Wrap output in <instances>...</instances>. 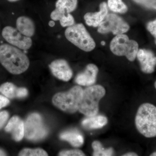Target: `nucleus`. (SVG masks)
I'll return each instance as SVG.
<instances>
[{
    "label": "nucleus",
    "mask_w": 156,
    "mask_h": 156,
    "mask_svg": "<svg viewBox=\"0 0 156 156\" xmlns=\"http://www.w3.org/2000/svg\"><path fill=\"white\" fill-rule=\"evenodd\" d=\"M98 72V68L96 65L88 64L84 71L80 73L76 77V83L81 86H92L96 82Z\"/></svg>",
    "instance_id": "nucleus-12"
},
{
    "label": "nucleus",
    "mask_w": 156,
    "mask_h": 156,
    "mask_svg": "<svg viewBox=\"0 0 156 156\" xmlns=\"http://www.w3.org/2000/svg\"><path fill=\"white\" fill-rule=\"evenodd\" d=\"M83 90L79 86L66 92H59L54 95L52 101L56 107L69 113H74L79 110Z\"/></svg>",
    "instance_id": "nucleus-4"
},
{
    "label": "nucleus",
    "mask_w": 156,
    "mask_h": 156,
    "mask_svg": "<svg viewBox=\"0 0 156 156\" xmlns=\"http://www.w3.org/2000/svg\"><path fill=\"white\" fill-rule=\"evenodd\" d=\"M151 156H156V152H155L153 153L152 154H151Z\"/></svg>",
    "instance_id": "nucleus-34"
},
{
    "label": "nucleus",
    "mask_w": 156,
    "mask_h": 156,
    "mask_svg": "<svg viewBox=\"0 0 156 156\" xmlns=\"http://www.w3.org/2000/svg\"><path fill=\"white\" fill-rule=\"evenodd\" d=\"M10 101L8 98L0 95V109L7 106L9 104Z\"/></svg>",
    "instance_id": "nucleus-29"
},
{
    "label": "nucleus",
    "mask_w": 156,
    "mask_h": 156,
    "mask_svg": "<svg viewBox=\"0 0 156 156\" xmlns=\"http://www.w3.org/2000/svg\"><path fill=\"white\" fill-rule=\"evenodd\" d=\"M93 149V156H111L114 154V150L112 147L104 148L99 141L95 140L92 143Z\"/></svg>",
    "instance_id": "nucleus-19"
},
{
    "label": "nucleus",
    "mask_w": 156,
    "mask_h": 156,
    "mask_svg": "<svg viewBox=\"0 0 156 156\" xmlns=\"http://www.w3.org/2000/svg\"><path fill=\"white\" fill-rule=\"evenodd\" d=\"M99 8L100 10L98 12H89L85 14L84 18L87 25L98 27L108 14V9L106 2H102L101 3Z\"/></svg>",
    "instance_id": "nucleus-13"
},
{
    "label": "nucleus",
    "mask_w": 156,
    "mask_h": 156,
    "mask_svg": "<svg viewBox=\"0 0 156 156\" xmlns=\"http://www.w3.org/2000/svg\"><path fill=\"white\" fill-rule=\"evenodd\" d=\"M47 152L41 148H25L20 151L19 156H48Z\"/></svg>",
    "instance_id": "nucleus-22"
},
{
    "label": "nucleus",
    "mask_w": 156,
    "mask_h": 156,
    "mask_svg": "<svg viewBox=\"0 0 156 156\" xmlns=\"http://www.w3.org/2000/svg\"><path fill=\"white\" fill-rule=\"evenodd\" d=\"M60 138L69 142L76 147L82 146L84 143L83 136L80 131L76 130L73 129L64 131L60 134Z\"/></svg>",
    "instance_id": "nucleus-17"
},
{
    "label": "nucleus",
    "mask_w": 156,
    "mask_h": 156,
    "mask_svg": "<svg viewBox=\"0 0 156 156\" xmlns=\"http://www.w3.org/2000/svg\"><path fill=\"white\" fill-rule=\"evenodd\" d=\"M123 156H137L138 155L134 152H129L124 154Z\"/></svg>",
    "instance_id": "nucleus-30"
},
{
    "label": "nucleus",
    "mask_w": 156,
    "mask_h": 156,
    "mask_svg": "<svg viewBox=\"0 0 156 156\" xmlns=\"http://www.w3.org/2000/svg\"><path fill=\"white\" fill-rule=\"evenodd\" d=\"M65 35L69 42L85 52H90L95 49V41L82 23L68 27Z\"/></svg>",
    "instance_id": "nucleus-5"
},
{
    "label": "nucleus",
    "mask_w": 156,
    "mask_h": 156,
    "mask_svg": "<svg viewBox=\"0 0 156 156\" xmlns=\"http://www.w3.org/2000/svg\"><path fill=\"white\" fill-rule=\"evenodd\" d=\"M140 5L147 9L156 10V0H133Z\"/></svg>",
    "instance_id": "nucleus-24"
},
{
    "label": "nucleus",
    "mask_w": 156,
    "mask_h": 156,
    "mask_svg": "<svg viewBox=\"0 0 156 156\" xmlns=\"http://www.w3.org/2000/svg\"><path fill=\"white\" fill-rule=\"evenodd\" d=\"M77 0H57L55 9L63 17L74 11L77 6Z\"/></svg>",
    "instance_id": "nucleus-18"
},
{
    "label": "nucleus",
    "mask_w": 156,
    "mask_h": 156,
    "mask_svg": "<svg viewBox=\"0 0 156 156\" xmlns=\"http://www.w3.org/2000/svg\"><path fill=\"white\" fill-rule=\"evenodd\" d=\"M6 154L3 151L0 149V156H5Z\"/></svg>",
    "instance_id": "nucleus-32"
},
{
    "label": "nucleus",
    "mask_w": 156,
    "mask_h": 156,
    "mask_svg": "<svg viewBox=\"0 0 156 156\" xmlns=\"http://www.w3.org/2000/svg\"><path fill=\"white\" fill-rule=\"evenodd\" d=\"M5 130L11 133L14 140L20 141L24 136V123L19 117L14 116L9 121Z\"/></svg>",
    "instance_id": "nucleus-14"
},
{
    "label": "nucleus",
    "mask_w": 156,
    "mask_h": 156,
    "mask_svg": "<svg viewBox=\"0 0 156 156\" xmlns=\"http://www.w3.org/2000/svg\"><path fill=\"white\" fill-rule=\"evenodd\" d=\"M16 27L17 30L25 36L31 37L35 33V28L33 21L26 16H21L17 18Z\"/></svg>",
    "instance_id": "nucleus-16"
},
{
    "label": "nucleus",
    "mask_w": 156,
    "mask_h": 156,
    "mask_svg": "<svg viewBox=\"0 0 156 156\" xmlns=\"http://www.w3.org/2000/svg\"><path fill=\"white\" fill-rule=\"evenodd\" d=\"M0 62L9 72L14 75L24 73L30 65L29 59L24 52L8 44L0 46Z\"/></svg>",
    "instance_id": "nucleus-1"
},
{
    "label": "nucleus",
    "mask_w": 156,
    "mask_h": 156,
    "mask_svg": "<svg viewBox=\"0 0 156 156\" xmlns=\"http://www.w3.org/2000/svg\"><path fill=\"white\" fill-rule=\"evenodd\" d=\"M136 129L147 138L156 136V107L149 103L140 106L135 119Z\"/></svg>",
    "instance_id": "nucleus-2"
},
{
    "label": "nucleus",
    "mask_w": 156,
    "mask_h": 156,
    "mask_svg": "<svg viewBox=\"0 0 156 156\" xmlns=\"http://www.w3.org/2000/svg\"><path fill=\"white\" fill-rule=\"evenodd\" d=\"M98 27L99 33L111 32L115 35L124 34L130 29L129 25L122 18L114 14H108Z\"/></svg>",
    "instance_id": "nucleus-8"
},
{
    "label": "nucleus",
    "mask_w": 156,
    "mask_h": 156,
    "mask_svg": "<svg viewBox=\"0 0 156 156\" xmlns=\"http://www.w3.org/2000/svg\"><path fill=\"white\" fill-rule=\"evenodd\" d=\"M49 67L53 75L59 80L67 82L72 77V70L67 61L64 59L54 60L50 63Z\"/></svg>",
    "instance_id": "nucleus-10"
},
{
    "label": "nucleus",
    "mask_w": 156,
    "mask_h": 156,
    "mask_svg": "<svg viewBox=\"0 0 156 156\" xmlns=\"http://www.w3.org/2000/svg\"><path fill=\"white\" fill-rule=\"evenodd\" d=\"M28 91L27 89L24 88H20L17 89V97L23 98L27 96Z\"/></svg>",
    "instance_id": "nucleus-28"
},
{
    "label": "nucleus",
    "mask_w": 156,
    "mask_h": 156,
    "mask_svg": "<svg viewBox=\"0 0 156 156\" xmlns=\"http://www.w3.org/2000/svg\"><path fill=\"white\" fill-rule=\"evenodd\" d=\"M138 44L134 40H130L124 34L117 35L111 42L110 48L118 56H125L130 61H134L138 51Z\"/></svg>",
    "instance_id": "nucleus-6"
},
{
    "label": "nucleus",
    "mask_w": 156,
    "mask_h": 156,
    "mask_svg": "<svg viewBox=\"0 0 156 156\" xmlns=\"http://www.w3.org/2000/svg\"><path fill=\"white\" fill-rule=\"evenodd\" d=\"M108 119L103 115H95L88 116L83 120L82 125L85 129L88 130L99 129L106 126Z\"/></svg>",
    "instance_id": "nucleus-15"
},
{
    "label": "nucleus",
    "mask_w": 156,
    "mask_h": 156,
    "mask_svg": "<svg viewBox=\"0 0 156 156\" xmlns=\"http://www.w3.org/2000/svg\"><path fill=\"white\" fill-rule=\"evenodd\" d=\"M101 43V44L102 46H105V42L104 41H102Z\"/></svg>",
    "instance_id": "nucleus-33"
},
{
    "label": "nucleus",
    "mask_w": 156,
    "mask_h": 156,
    "mask_svg": "<svg viewBox=\"0 0 156 156\" xmlns=\"http://www.w3.org/2000/svg\"><path fill=\"white\" fill-rule=\"evenodd\" d=\"M105 93V89L101 85H92L87 87L83 90L78 111L87 117L97 115L99 101Z\"/></svg>",
    "instance_id": "nucleus-3"
},
{
    "label": "nucleus",
    "mask_w": 156,
    "mask_h": 156,
    "mask_svg": "<svg viewBox=\"0 0 156 156\" xmlns=\"http://www.w3.org/2000/svg\"><path fill=\"white\" fill-rule=\"evenodd\" d=\"M2 36L9 44L20 50H27L32 45L30 37L23 35L17 29L11 26H6L3 29Z\"/></svg>",
    "instance_id": "nucleus-9"
},
{
    "label": "nucleus",
    "mask_w": 156,
    "mask_h": 156,
    "mask_svg": "<svg viewBox=\"0 0 156 156\" xmlns=\"http://www.w3.org/2000/svg\"><path fill=\"white\" fill-rule=\"evenodd\" d=\"M154 87H155V89H156V82H155V83H154Z\"/></svg>",
    "instance_id": "nucleus-36"
},
{
    "label": "nucleus",
    "mask_w": 156,
    "mask_h": 156,
    "mask_svg": "<svg viewBox=\"0 0 156 156\" xmlns=\"http://www.w3.org/2000/svg\"><path fill=\"white\" fill-rule=\"evenodd\" d=\"M49 25L51 27H53L55 25V23L54 22V20H51L49 23Z\"/></svg>",
    "instance_id": "nucleus-31"
},
{
    "label": "nucleus",
    "mask_w": 156,
    "mask_h": 156,
    "mask_svg": "<svg viewBox=\"0 0 156 156\" xmlns=\"http://www.w3.org/2000/svg\"><path fill=\"white\" fill-rule=\"evenodd\" d=\"M9 113L6 111L0 112V128H2L9 118Z\"/></svg>",
    "instance_id": "nucleus-27"
},
{
    "label": "nucleus",
    "mask_w": 156,
    "mask_h": 156,
    "mask_svg": "<svg viewBox=\"0 0 156 156\" xmlns=\"http://www.w3.org/2000/svg\"><path fill=\"white\" fill-rule=\"evenodd\" d=\"M136 57L143 72L151 74L154 71L156 66V56L152 51L146 49H140Z\"/></svg>",
    "instance_id": "nucleus-11"
},
{
    "label": "nucleus",
    "mask_w": 156,
    "mask_h": 156,
    "mask_svg": "<svg viewBox=\"0 0 156 156\" xmlns=\"http://www.w3.org/2000/svg\"><path fill=\"white\" fill-rule=\"evenodd\" d=\"M60 25L62 27H69L75 24V20L70 14L63 16L59 20Z\"/></svg>",
    "instance_id": "nucleus-23"
},
{
    "label": "nucleus",
    "mask_w": 156,
    "mask_h": 156,
    "mask_svg": "<svg viewBox=\"0 0 156 156\" xmlns=\"http://www.w3.org/2000/svg\"><path fill=\"white\" fill-rule=\"evenodd\" d=\"M147 28L155 39V43L156 44V19L150 21L147 25Z\"/></svg>",
    "instance_id": "nucleus-26"
},
{
    "label": "nucleus",
    "mask_w": 156,
    "mask_h": 156,
    "mask_svg": "<svg viewBox=\"0 0 156 156\" xmlns=\"http://www.w3.org/2000/svg\"><path fill=\"white\" fill-rule=\"evenodd\" d=\"M8 1L10 2H15L19 1V0H8Z\"/></svg>",
    "instance_id": "nucleus-35"
},
{
    "label": "nucleus",
    "mask_w": 156,
    "mask_h": 156,
    "mask_svg": "<svg viewBox=\"0 0 156 156\" xmlns=\"http://www.w3.org/2000/svg\"><path fill=\"white\" fill-rule=\"evenodd\" d=\"M86 155L82 151L79 149L70 150L63 151L59 153V156H83Z\"/></svg>",
    "instance_id": "nucleus-25"
},
{
    "label": "nucleus",
    "mask_w": 156,
    "mask_h": 156,
    "mask_svg": "<svg viewBox=\"0 0 156 156\" xmlns=\"http://www.w3.org/2000/svg\"><path fill=\"white\" fill-rule=\"evenodd\" d=\"M41 115L37 113L30 115L24 123V136L27 139L38 140L43 139L48 134Z\"/></svg>",
    "instance_id": "nucleus-7"
},
{
    "label": "nucleus",
    "mask_w": 156,
    "mask_h": 156,
    "mask_svg": "<svg viewBox=\"0 0 156 156\" xmlns=\"http://www.w3.org/2000/svg\"><path fill=\"white\" fill-rule=\"evenodd\" d=\"M17 89L14 84L6 83L0 87V92L8 98L17 97Z\"/></svg>",
    "instance_id": "nucleus-21"
},
{
    "label": "nucleus",
    "mask_w": 156,
    "mask_h": 156,
    "mask_svg": "<svg viewBox=\"0 0 156 156\" xmlns=\"http://www.w3.org/2000/svg\"><path fill=\"white\" fill-rule=\"evenodd\" d=\"M108 6L113 12L124 14L128 11L127 5L122 0H108Z\"/></svg>",
    "instance_id": "nucleus-20"
}]
</instances>
